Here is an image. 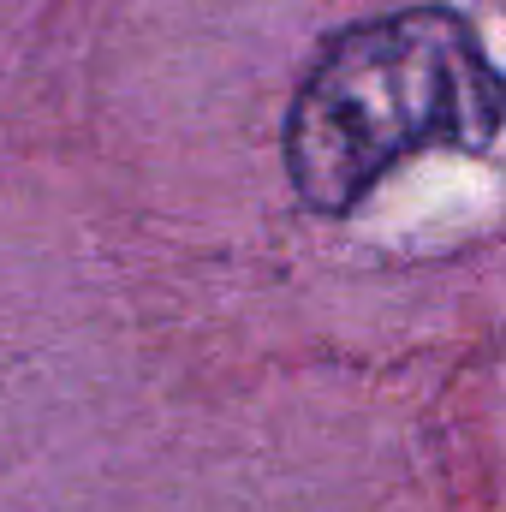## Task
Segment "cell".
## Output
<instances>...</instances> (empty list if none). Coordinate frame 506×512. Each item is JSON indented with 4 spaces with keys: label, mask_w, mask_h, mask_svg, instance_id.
<instances>
[{
    "label": "cell",
    "mask_w": 506,
    "mask_h": 512,
    "mask_svg": "<svg viewBox=\"0 0 506 512\" xmlns=\"http://www.w3.org/2000/svg\"><path fill=\"white\" fill-rule=\"evenodd\" d=\"M506 126V78L453 6H405L322 42L286 108V179L304 209L352 215L423 149L483 155Z\"/></svg>",
    "instance_id": "cell-1"
}]
</instances>
